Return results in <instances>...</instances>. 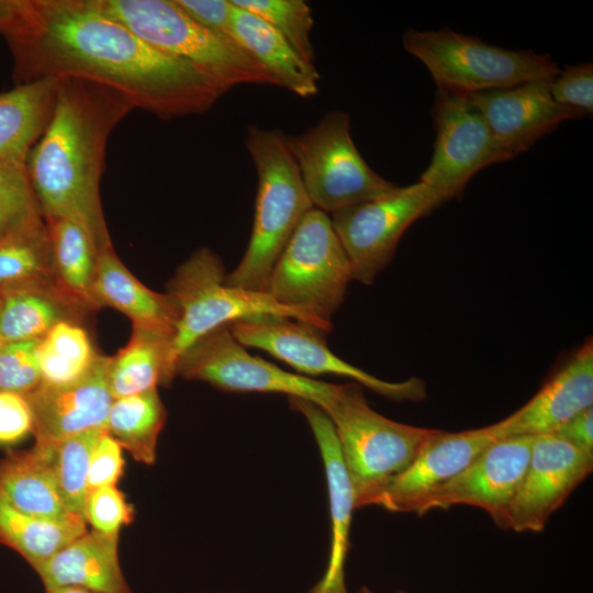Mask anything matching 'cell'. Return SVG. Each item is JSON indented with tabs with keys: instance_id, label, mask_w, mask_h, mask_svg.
Wrapping results in <instances>:
<instances>
[{
	"instance_id": "f6af8a7d",
	"label": "cell",
	"mask_w": 593,
	"mask_h": 593,
	"mask_svg": "<svg viewBox=\"0 0 593 593\" xmlns=\"http://www.w3.org/2000/svg\"><path fill=\"white\" fill-rule=\"evenodd\" d=\"M357 593H373V592L369 590L368 588H361ZM396 593H405V592L399 591Z\"/></svg>"
},
{
	"instance_id": "d590c367",
	"label": "cell",
	"mask_w": 593,
	"mask_h": 593,
	"mask_svg": "<svg viewBox=\"0 0 593 593\" xmlns=\"http://www.w3.org/2000/svg\"><path fill=\"white\" fill-rule=\"evenodd\" d=\"M37 343L12 342L0 345V392L27 395L42 383Z\"/></svg>"
},
{
	"instance_id": "44dd1931",
	"label": "cell",
	"mask_w": 593,
	"mask_h": 593,
	"mask_svg": "<svg viewBox=\"0 0 593 593\" xmlns=\"http://www.w3.org/2000/svg\"><path fill=\"white\" fill-rule=\"evenodd\" d=\"M45 590L76 586L96 593H132L119 559V537L86 530L34 568Z\"/></svg>"
},
{
	"instance_id": "7c38bea8",
	"label": "cell",
	"mask_w": 593,
	"mask_h": 593,
	"mask_svg": "<svg viewBox=\"0 0 593 593\" xmlns=\"http://www.w3.org/2000/svg\"><path fill=\"white\" fill-rule=\"evenodd\" d=\"M233 336L245 347L261 349L306 376L335 374L354 380L395 402L426 399V384L416 377L401 382L379 379L336 356L323 332L301 321L261 315L230 325Z\"/></svg>"
},
{
	"instance_id": "f35d334b",
	"label": "cell",
	"mask_w": 593,
	"mask_h": 593,
	"mask_svg": "<svg viewBox=\"0 0 593 593\" xmlns=\"http://www.w3.org/2000/svg\"><path fill=\"white\" fill-rule=\"evenodd\" d=\"M122 447L103 429L92 450L88 470V492L101 486L116 485L123 474Z\"/></svg>"
},
{
	"instance_id": "603a6c76",
	"label": "cell",
	"mask_w": 593,
	"mask_h": 593,
	"mask_svg": "<svg viewBox=\"0 0 593 593\" xmlns=\"http://www.w3.org/2000/svg\"><path fill=\"white\" fill-rule=\"evenodd\" d=\"M85 310L55 280H26L0 287L2 343L38 342L56 324ZM75 323V322H72Z\"/></svg>"
},
{
	"instance_id": "3957f363",
	"label": "cell",
	"mask_w": 593,
	"mask_h": 593,
	"mask_svg": "<svg viewBox=\"0 0 593 593\" xmlns=\"http://www.w3.org/2000/svg\"><path fill=\"white\" fill-rule=\"evenodd\" d=\"M245 147L258 179L255 214L246 251L224 281L264 291L278 257L313 205L283 131L250 125Z\"/></svg>"
},
{
	"instance_id": "52a82bcc",
	"label": "cell",
	"mask_w": 593,
	"mask_h": 593,
	"mask_svg": "<svg viewBox=\"0 0 593 593\" xmlns=\"http://www.w3.org/2000/svg\"><path fill=\"white\" fill-rule=\"evenodd\" d=\"M402 44L425 65L438 90L462 96L553 79L561 70L548 54L490 45L448 29H407Z\"/></svg>"
},
{
	"instance_id": "8fae6325",
	"label": "cell",
	"mask_w": 593,
	"mask_h": 593,
	"mask_svg": "<svg viewBox=\"0 0 593 593\" xmlns=\"http://www.w3.org/2000/svg\"><path fill=\"white\" fill-rule=\"evenodd\" d=\"M441 204L418 180L333 213L332 224L348 256L353 280L372 284L392 260L405 231Z\"/></svg>"
},
{
	"instance_id": "277c9868",
	"label": "cell",
	"mask_w": 593,
	"mask_h": 593,
	"mask_svg": "<svg viewBox=\"0 0 593 593\" xmlns=\"http://www.w3.org/2000/svg\"><path fill=\"white\" fill-rule=\"evenodd\" d=\"M325 413L336 433L356 510L373 504L385 486L409 467L433 430L376 412L356 382L342 384Z\"/></svg>"
},
{
	"instance_id": "f1b7e54d",
	"label": "cell",
	"mask_w": 593,
	"mask_h": 593,
	"mask_svg": "<svg viewBox=\"0 0 593 593\" xmlns=\"http://www.w3.org/2000/svg\"><path fill=\"white\" fill-rule=\"evenodd\" d=\"M83 518L53 522L24 513L0 493V544L21 555L34 569L87 530Z\"/></svg>"
},
{
	"instance_id": "9c48e42d",
	"label": "cell",
	"mask_w": 593,
	"mask_h": 593,
	"mask_svg": "<svg viewBox=\"0 0 593 593\" xmlns=\"http://www.w3.org/2000/svg\"><path fill=\"white\" fill-rule=\"evenodd\" d=\"M313 208L329 215L374 199L398 186L377 174L363 159L351 136L350 116L327 112L298 135H287Z\"/></svg>"
},
{
	"instance_id": "60d3db41",
	"label": "cell",
	"mask_w": 593,
	"mask_h": 593,
	"mask_svg": "<svg viewBox=\"0 0 593 593\" xmlns=\"http://www.w3.org/2000/svg\"><path fill=\"white\" fill-rule=\"evenodd\" d=\"M33 432V414L25 395L0 392V445L20 441Z\"/></svg>"
},
{
	"instance_id": "ab89813d",
	"label": "cell",
	"mask_w": 593,
	"mask_h": 593,
	"mask_svg": "<svg viewBox=\"0 0 593 593\" xmlns=\"http://www.w3.org/2000/svg\"><path fill=\"white\" fill-rule=\"evenodd\" d=\"M175 1L191 19L210 32L236 42L233 25L234 4L232 0Z\"/></svg>"
},
{
	"instance_id": "bcb514c9",
	"label": "cell",
	"mask_w": 593,
	"mask_h": 593,
	"mask_svg": "<svg viewBox=\"0 0 593 593\" xmlns=\"http://www.w3.org/2000/svg\"><path fill=\"white\" fill-rule=\"evenodd\" d=\"M2 344V339H1V336H0V345Z\"/></svg>"
},
{
	"instance_id": "30bf717a",
	"label": "cell",
	"mask_w": 593,
	"mask_h": 593,
	"mask_svg": "<svg viewBox=\"0 0 593 593\" xmlns=\"http://www.w3.org/2000/svg\"><path fill=\"white\" fill-rule=\"evenodd\" d=\"M227 392L279 393L314 403L326 412L342 384L288 372L253 356L223 325L198 339L178 358L176 376Z\"/></svg>"
},
{
	"instance_id": "d4e9b609",
	"label": "cell",
	"mask_w": 593,
	"mask_h": 593,
	"mask_svg": "<svg viewBox=\"0 0 593 593\" xmlns=\"http://www.w3.org/2000/svg\"><path fill=\"white\" fill-rule=\"evenodd\" d=\"M233 25L235 41L267 70L276 86L301 98L317 93L320 74L316 67L305 63L273 27L235 4Z\"/></svg>"
},
{
	"instance_id": "cb8c5ba5",
	"label": "cell",
	"mask_w": 593,
	"mask_h": 593,
	"mask_svg": "<svg viewBox=\"0 0 593 593\" xmlns=\"http://www.w3.org/2000/svg\"><path fill=\"white\" fill-rule=\"evenodd\" d=\"M58 85L59 78H41L0 93V161L25 166L51 120Z\"/></svg>"
},
{
	"instance_id": "5bb4252c",
	"label": "cell",
	"mask_w": 593,
	"mask_h": 593,
	"mask_svg": "<svg viewBox=\"0 0 593 593\" xmlns=\"http://www.w3.org/2000/svg\"><path fill=\"white\" fill-rule=\"evenodd\" d=\"M534 436L496 440L466 469L427 495L417 506L419 516L433 510L469 505L485 511L494 523L507 529L511 503L524 477Z\"/></svg>"
},
{
	"instance_id": "7402d4cb",
	"label": "cell",
	"mask_w": 593,
	"mask_h": 593,
	"mask_svg": "<svg viewBox=\"0 0 593 593\" xmlns=\"http://www.w3.org/2000/svg\"><path fill=\"white\" fill-rule=\"evenodd\" d=\"M92 299L96 307L108 305L125 314L134 327L174 335L179 309L172 296L144 286L123 265L113 247L99 255Z\"/></svg>"
},
{
	"instance_id": "8d00e7d4",
	"label": "cell",
	"mask_w": 593,
	"mask_h": 593,
	"mask_svg": "<svg viewBox=\"0 0 593 593\" xmlns=\"http://www.w3.org/2000/svg\"><path fill=\"white\" fill-rule=\"evenodd\" d=\"M83 518L92 530L119 537L121 528L134 519V510L118 485H107L88 492Z\"/></svg>"
},
{
	"instance_id": "ac0fdd59",
	"label": "cell",
	"mask_w": 593,
	"mask_h": 593,
	"mask_svg": "<svg viewBox=\"0 0 593 593\" xmlns=\"http://www.w3.org/2000/svg\"><path fill=\"white\" fill-rule=\"evenodd\" d=\"M109 357L98 355L90 370L64 385L41 383L25 395L33 414L36 445H55L90 429H107L113 398L108 385Z\"/></svg>"
},
{
	"instance_id": "e575fe53",
	"label": "cell",
	"mask_w": 593,
	"mask_h": 593,
	"mask_svg": "<svg viewBox=\"0 0 593 593\" xmlns=\"http://www.w3.org/2000/svg\"><path fill=\"white\" fill-rule=\"evenodd\" d=\"M40 219L25 166L0 161V238Z\"/></svg>"
},
{
	"instance_id": "7bdbcfd3",
	"label": "cell",
	"mask_w": 593,
	"mask_h": 593,
	"mask_svg": "<svg viewBox=\"0 0 593 593\" xmlns=\"http://www.w3.org/2000/svg\"><path fill=\"white\" fill-rule=\"evenodd\" d=\"M29 0H0V33L5 36L23 22Z\"/></svg>"
},
{
	"instance_id": "5b68a950",
	"label": "cell",
	"mask_w": 593,
	"mask_h": 593,
	"mask_svg": "<svg viewBox=\"0 0 593 593\" xmlns=\"http://www.w3.org/2000/svg\"><path fill=\"white\" fill-rule=\"evenodd\" d=\"M92 2L153 47L208 71L230 90L238 85L276 86L246 49L200 25L175 0Z\"/></svg>"
},
{
	"instance_id": "8992f818",
	"label": "cell",
	"mask_w": 593,
	"mask_h": 593,
	"mask_svg": "<svg viewBox=\"0 0 593 593\" xmlns=\"http://www.w3.org/2000/svg\"><path fill=\"white\" fill-rule=\"evenodd\" d=\"M225 276L221 258L209 248H200L170 279L168 294L179 309V318L170 342L175 369L179 356L198 339L239 320L271 315L301 321L323 333L333 329L332 322L283 306L264 291L231 287L224 281Z\"/></svg>"
},
{
	"instance_id": "2e32d148",
	"label": "cell",
	"mask_w": 593,
	"mask_h": 593,
	"mask_svg": "<svg viewBox=\"0 0 593 593\" xmlns=\"http://www.w3.org/2000/svg\"><path fill=\"white\" fill-rule=\"evenodd\" d=\"M551 80H532L467 96L507 159L528 150L561 123L585 116L552 99Z\"/></svg>"
},
{
	"instance_id": "836d02e7",
	"label": "cell",
	"mask_w": 593,
	"mask_h": 593,
	"mask_svg": "<svg viewBox=\"0 0 593 593\" xmlns=\"http://www.w3.org/2000/svg\"><path fill=\"white\" fill-rule=\"evenodd\" d=\"M232 2L273 27L309 65L315 66L311 41L314 20L310 5L303 0H232Z\"/></svg>"
},
{
	"instance_id": "ee69618b",
	"label": "cell",
	"mask_w": 593,
	"mask_h": 593,
	"mask_svg": "<svg viewBox=\"0 0 593 593\" xmlns=\"http://www.w3.org/2000/svg\"><path fill=\"white\" fill-rule=\"evenodd\" d=\"M46 593H96L86 589L76 588V586H61L53 590L46 591Z\"/></svg>"
},
{
	"instance_id": "f546056e",
	"label": "cell",
	"mask_w": 593,
	"mask_h": 593,
	"mask_svg": "<svg viewBox=\"0 0 593 593\" xmlns=\"http://www.w3.org/2000/svg\"><path fill=\"white\" fill-rule=\"evenodd\" d=\"M165 421V406L154 389L114 399L107 430L136 461L150 466L156 460L157 440Z\"/></svg>"
},
{
	"instance_id": "d6986e66",
	"label": "cell",
	"mask_w": 593,
	"mask_h": 593,
	"mask_svg": "<svg viewBox=\"0 0 593 593\" xmlns=\"http://www.w3.org/2000/svg\"><path fill=\"white\" fill-rule=\"evenodd\" d=\"M593 405V343L588 339L523 406L496 422L501 438L553 434Z\"/></svg>"
},
{
	"instance_id": "ba28073f",
	"label": "cell",
	"mask_w": 593,
	"mask_h": 593,
	"mask_svg": "<svg viewBox=\"0 0 593 593\" xmlns=\"http://www.w3.org/2000/svg\"><path fill=\"white\" fill-rule=\"evenodd\" d=\"M351 280L331 215L312 208L278 257L264 292L283 306L331 322Z\"/></svg>"
},
{
	"instance_id": "484cf974",
	"label": "cell",
	"mask_w": 593,
	"mask_h": 593,
	"mask_svg": "<svg viewBox=\"0 0 593 593\" xmlns=\"http://www.w3.org/2000/svg\"><path fill=\"white\" fill-rule=\"evenodd\" d=\"M0 493L18 510L38 518L53 522L82 518L64 506L46 454L37 445L0 461Z\"/></svg>"
},
{
	"instance_id": "1f68e13d",
	"label": "cell",
	"mask_w": 593,
	"mask_h": 593,
	"mask_svg": "<svg viewBox=\"0 0 593 593\" xmlns=\"http://www.w3.org/2000/svg\"><path fill=\"white\" fill-rule=\"evenodd\" d=\"M102 430H86L55 445H37L46 454L64 506L82 518L90 457Z\"/></svg>"
},
{
	"instance_id": "4316f807",
	"label": "cell",
	"mask_w": 593,
	"mask_h": 593,
	"mask_svg": "<svg viewBox=\"0 0 593 593\" xmlns=\"http://www.w3.org/2000/svg\"><path fill=\"white\" fill-rule=\"evenodd\" d=\"M171 337L152 329L134 327L127 344L109 357L108 385L114 399L139 394L176 377L170 355Z\"/></svg>"
},
{
	"instance_id": "d6a6232c",
	"label": "cell",
	"mask_w": 593,
	"mask_h": 593,
	"mask_svg": "<svg viewBox=\"0 0 593 593\" xmlns=\"http://www.w3.org/2000/svg\"><path fill=\"white\" fill-rule=\"evenodd\" d=\"M40 279L56 281L44 219L0 238V287Z\"/></svg>"
},
{
	"instance_id": "4dcf8cb0",
	"label": "cell",
	"mask_w": 593,
	"mask_h": 593,
	"mask_svg": "<svg viewBox=\"0 0 593 593\" xmlns=\"http://www.w3.org/2000/svg\"><path fill=\"white\" fill-rule=\"evenodd\" d=\"M97 357L87 332L72 322L56 324L37 343L42 383L46 385H64L79 380Z\"/></svg>"
},
{
	"instance_id": "e0dca14e",
	"label": "cell",
	"mask_w": 593,
	"mask_h": 593,
	"mask_svg": "<svg viewBox=\"0 0 593 593\" xmlns=\"http://www.w3.org/2000/svg\"><path fill=\"white\" fill-rule=\"evenodd\" d=\"M502 439L495 423L461 432L434 429L416 457L377 496L372 505L415 513L432 492L466 469L484 449Z\"/></svg>"
},
{
	"instance_id": "74e56055",
	"label": "cell",
	"mask_w": 593,
	"mask_h": 593,
	"mask_svg": "<svg viewBox=\"0 0 593 593\" xmlns=\"http://www.w3.org/2000/svg\"><path fill=\"white\" fill-rule=\"evenodd\" d=\"M550 93L560 105L584 115L593 112V65L567 66L551 80Z\"/></svg>"
},
{
	"instance_id": "6da1fadb",
	"label": "cell",
	"mask_w": 593,
	"mask_h": 593,
	"mask_svg": "<svg viewBox=\"0 0 593 593\" xmlns=\"http://www.w3.org/2000/svg\"><path fill=\"white\" fill-rule=\"evenodd\" d=\"M3 37L15 85L85 79L160 120L202 114L230 91L208 71L153 47L92 0H29L22 24Z\"/></svg>"
},
{
	"instance_id": "83f0119b",
	"label": "cell",
	"mask_w": 593,
	"mask_h": 593,
	"mask_svg": "<svg viewBox=\"0 0 593 593\" xmlns=\"http://www.w3.org/2000/svg\"><path fill=\"white\" fill-rule=\"evenodd\" d=\"M57 284L85 309H94L92 283L100 251L89 232L78 222L44 220Z\"/></svg>"
},
{
	"instance_id": "ffe728a7",
	"label": "cell",
	"mask_w": 593,
	"mask_h": 593,
	"mask_svg": "<svg viewBox=\"0 0 593 593\" xmlns=\"http://www.w3.org/2000/svg\"><path fill=\"white\" fill-rule=\"evenodd\" d=\"M292 410L302 414L317 443L324 463L329 513L331 548L326 571L310 593H347L345 561L349 549L355 508L354 490L345 468L334 426L326 413L312 402L288 398Z\"/></svg>"
},
{
	"instance_id": "4fadbf2b",
	"label": "cell",
	"mask_w": 593,
	"mask_h": 593,
	"mask_svg": "<svg viewBox=\"0 0 593 593\" xmlns=\"http://www.w3.org/2000/svg\"><path fill=\"white\" fill-rule=\"evenodd\" d=\"M430 114L434 150L419 181L441 203L459 198L481 169L508 160L467 96L437 89Z\"/></svg>"
},
{
	"instance_id": "b9f144b4",
	"label": "cell",
	"mask_w": 593,
	"mask_h": 593,
	"mask_svg": "<svg viewBox=\"0 0 593 593\" xmlns=\"http://www.w3.org/2000/svg\"><path fill=\"white\" fill-rule=\"evenodd\" d=\"M553 435L575 447L593 452V409L590 407L562 425Z\"/></svg>"
},
{
	"instance_id": "7a4b0ae2",
	"label": "cell",
	"mask_w": 593,
	"mask_h": 593,
	"mask_svg": "<svg viewBox=\"0 0 593 593\" xmlns=\"http://www.w3.org/2000/svg\"><path fill=\"white\" fill-rule=\"evenodd\" d=\"M133 109L107 86L59 78L51 120L25 164L43 219L78 222L100 253L112 247L100 195L107 143Z\"/></svg>"
},
{
	"instance_id": "9a60e30c",
	"label": "cell",
	"mask_w": 593,
	"mask_h": 593,
	"mask_svg": "<svg viewBox=\"0 0 593 593\" xmlns=\"http://www.w3.org/2000/svg\"><path fill=\"white\" fill-rule=\"evenodd\" d=\"M592 469L593 452L553 434L534 436L527 468L508 508L507 529L541 532Z\"/></svg>"
}]
</instances>
